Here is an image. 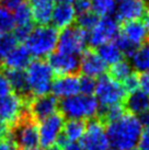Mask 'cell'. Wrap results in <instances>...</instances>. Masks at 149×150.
Masks as SVG:
<instances>
[{
  "instance_id": "cell-31",
  "label": "cell",
  "mask_w": 149,
  "mask_h": 150,
  "mask_svg": "<svg viewBox=\"0 0 149 150\" xmlns=\"http://www.w3.org/2000/svg\"><path fill=\"white\" fill-rule=\"evenodd\" d=\"M12 13L14 21H16V26L32 23V10H31V7L28 2L21 4L20 7Z\"/></svg>"
},
{
  "instance_id": "cell-9",
  "label": "cell",
  "mask_w": 149,
  "mask_h": 150,
  "mask_svg": "<svg viewBox=\"0 0 149 150\" xmlns=\"http://www.w3.org/2000/svg\"><path fill=\"white\" fill-rule=\"evenodd\" d=\"M118 34L120 25L116 19L111 17L101 18L88 34V44L91 47H99L105 43L114 41Z\"/></svg>"
},
{
  "instance_id": "cell-30",
  "label": "cell",
  "mask_w": 149,
  "mask_h": 150,
  "mask_svg": "<svg viewBox=\"0 0 149 150\" xmlns=\"http://www.w3.org/2000/svg\"><path fill=\"white\" fill-rule=\"evenodd\" d=\"M16 21L13 18V13L0 6V35L10 33V31L14 30Z\"/></svg>"
},
{
  "instance_id": "cell-40",
  "label": "cell",
  "mask_w": 149,
  "mask_h": 150,
  "mask_svg": "<svg viewBox=\"0 0 149 150\" xmlns=\"http://www.w3.org/2000/svg\"><path fill=\"white\" fill-rule=\"evenodd\" d=\"M138 80H139V87L141 88V91L149 96V72H144L138 75Z\"/></svg>"
},
{
  "instance_id": "cell-49",
  "label": "cell",
  "mask_w": 149,
  "mask_h": 150,
  "mask_svg": "<svg viewBox=\"0 0 149 150\" xmlns=\"http://www.w3.org/2000/svg\"><path fill=\"white\" fill-rule=\"evenodd\" d=\"M20 150H38V149L36 148V149H20Z\"/></svg>"
},
{
  "instance_id": "cell-25",
  "label": "cell",
  "mask_w": 149,
  "mask_h": 150,
  "mask_svg": "<svg viewBox=\"0 0 149 150\" xmlns=\"http://www.w3.org/2000/svg\"><path fill=\"white\" fill-rule=\"evenodd\" d=\"M96 54L100 56V58L103 60L106 65H114L122 60V53L117 48V46L114 44V42L105 43L103 45L96 47Z\"/></svg>"
},
{
  "instance_id": "cell-50",
  "label": "cell",
  "mask_w": 149,
  "mask_h": 150,
  "mask_svg": "<svg viewBox=\"0 0 149 150\" xmlns=\"http://www.w3.org/2000/svg\"><path fill=\"white\" fill-rule=\"evenodd\" d=\"M122 1H124V0H116V2H118V4H120V2H122Z\"/></svg>"
},
{
  "instance_id": "cell-6",
  "label": "cell",
  "mask_w": 149,
  "mask_h": 150,
  "mask_svg": "<svg viewBox=\"0 0 149 150\" xmlns=\"http://www.w3.org/2000/svg\"><path fill=\"white\" fill-rule=\"evenodd\" d=\"M126 90L122 83L112 79L109 75L101 76L95 84V100L99 106H112L123 104L126 99Z\"/></svg>"
},
{
  "instance_id": "cell-18",
  "label": "cell",
  "mask_w": 149,
  "mask_h": 150,
  "mask_svg": "<svg viewBox=\"0 0 149 150\" xmlns=\"http://www.w3.org/2000/svg\"><path fill=\"white\" fill-rule=\"evenodd\" d=\"M74 20H76V12L71 4L59 2L54 6L50 21L56 30L66 29L74 23Z\"/></svg>"
},
{
  "instance_id": "cell-19",
  "label": "cell",
  "mask_w": 149,
  "mask_h": 150,
  "mask_svg": "<svg viewBox=\"0 0 149 150\" xmlns=\"http://www.w3.org/2000/svg\"><path fill=\"white\" fill-rule=\"evenodd\" d=\"M31 59H32V56L28 48L23 45H19L7 56V58L4 59L1 65L4 69L24 70V68L30 65Z\"/></svg>"
},
{
  "instance_id": "cell-12",
  "label": "cell",
  "mask_w": 149,
  "mask_h": 150,
  "mask_svg": "<svg viewBox=\"0 0 149 150\" xmlns=\"http://www.w3.org/2000/svg\"><path fill=\"white\" fill-rule=\"evenodd\" d=\"M58 103L59 102L57 101V98H55L53 94L37 96L29 102L28 111L32 118L37 123L57 113Z\"/></svg>"
},
{
  "instance_id": "cell-43",
  "label": "cell",
  "mask_w": 149,
  "mask_h": 150,
  "mask_svg": "<svg viewBox=\"0 0 149 150\" xmlns=\"http://www.w3.org/2000/svg\"><path fill=\"white\" fill-rule=\"evenodd\" d=\"M138 121L140 123L141 126H144V127H149V110L148 111H146V112L141 113L140 115H138Z\"/></svg>"
},
{
  "instance_id": "cell-32",
  "label": "cell",
  "mask_w": 149,
  "mask_h": 150,
  "mask_svg": "<svg viewBox=\"0 0 149 150\" xmlns=\"http://www.w3.org/2000/svg\"><path fill=\"white\" fill-rule=\"evenodd\" d=\"M114 44L117 46V48L120 50L122 55H125V56L128 57V58L132 57L133 54L135 53V50H137L136 46L133 45L132 43L129 42L128 40H126L121 33L115 38V40H114Z\"/></svg>"
},
{
  "instance_id": "cell-5",
  "label": "cell",
  "mask_w": 149,
  "mask_h": 150,
  "mask_svg": "<svg viewBox=\"0 0 149 150\" xmlns=\"http://www.w3.org/2000/svg\"><path fill=\"white\" fill-rule=\"evenodd\" d=\"M9 136L19 149H36L40 145L38 127L28 110L10 127Z\"/></svg>"
},
{
  "instance_id": "cell-29",
  "label": "cell",
  "mask_w": 149,
  "mask_h": 150,
  "mask_svg": "<svg viewBox=\"0 0 149 150\" xmlns=\"http://www.w3.org/2000/svg\"><path fill=\"white\" fill-rule=\"evenodd\" d=\"M100 18L94 14L92 11H88L86 13H82V14H79L77 19H76V25L80 28L81 30L86 31V32H90L93 28H94L96 23L99 22Z\"/></svg>"
},
{
  "instance_id": "cell-34",
  "label": "cell",
  "mask_w": 149,
  "mask_h": 150,
  "mask_svg": "<svg viewBox=\"0 0 149 150\" xmlns=\"http://www.w3.org/2000/svg\"><path fill=\"white\" fill-rule=\"evenodd\" d=\"M34 26L33 23H29V24H23V25H17L14 28V38H17L18 43L19 42H25L30 34L32 33Z\"/></svg>"
},
{
  "instance_id": "cell-7",
  "label": "cell",
  "mask_w": 149,
  "mask_h": 150,
  "mask_svg": "<svg viewBox=\"0 0 149 150\" xmlns=\"http://www.w3.org/2000/svg\"><path fill=\"white\" fill-rule=\"evenodd\" d=\"M88 32L81 30L77 25H70L62 30L58 35L57 52L67 55L79 56L87 50Z\"/></svg>"
},
{
  "instance_id": "cell-35",
  "label": "cell",
  "mask_w": 149,
  "mask_h": 150,
  "mask_svg": "<svg viewBox=\"0 0 149 150\" xmlns=\"http://www.w3.org/2000/svg\"><path fill=\"white\" fill-rule=\"evenodd\" d=\"M122 86L124 87V89L126 90V92H134L138 90L139 88V80H138V75L133 72L132 75L129 76L127 79L125 80L124 82L122 83Z\"/></svg>"
},
{
  "instance_id": "cell-37",
  "label": "cell",
  "mask_w": 149,
  "mask_h": 150,
  "mask_svg": "<svg viewBox=\"0 0 149 150\" xmlns=\"http://www.w3.org/2000/svg\"><path fill=\"white\" fill-rule=\"evenodd\" d=\"M24 2H26V0H0V6L9 10L10 12H14Z\"/></svg>"
},
{
  "instance_id": "cell-16",
  "label": "cell",
  "mask_w": 149,
  "mask_h": 150,
  "mask_svg": "<svg viewBox=\"0 0 149 150\" xmlns=\"http://www.w3.org/2000/svg\"><path fill=\"white\" fill-rule=\"evenodd\" d=\"M55 98L67 99L77 96L79 92V78L77 75L60 76L57 79L53 80L52 90Z\"/></svg>"
},
{
  "instance_id": "cell-52",
  "label": "cell",
  "mask_w": 149,
  "mask_h": 150,
  "mask_svg": "<svg viewBox=\"0 0 149 150\" xmlns=\"http://www.w3.org/2000/svg\"><path fill=\"white\" fill-rule=\"evenodd\" d=\"M112 150H113V149H112Z\"/></svg>"
},
{
  "instance_id": "cell-47",
  "label": "cell",
  "mask_w": 149,
  "mask_h": 150,
  "mask_svg": "<svg viewBox=\"0 0 149 150\" xmlns=\"http://www.w3.org/2000/svg\"><path fill=\"white\" fill-rule=\"evenodd\" d=\"M59 2H64V4H70V2H74V0H58Z\"/></svg>"
},
{
  "instance_id": "cell-36",
  "label": "cell",
  "mask_w": 149,
  "mask_h": 150,
  "mask_svg": "<svg viewBox=\"0 0 149 150\" xmlns=\"http://www.w3.org/2000/svg\"><path fill=\"white\" fill-rule=\"evenodd\" d=\"M72 7L76 14H82L88 11H91V0H74Z\"/></svg>"
},
{
  "instance_id": "cell-28",
  "label": "cell",
  "mask_w": 149,
  "mask_h": 150,
  "mask_svg": "<svg viewBox=\"0 0 149 150\" xmlns=\"http://www.w3.org/2000/svg\"><path fill=\"white\" fill-rule=\"evenodd\" d=\"M18 46L17 38L11 33L1 34L0 35V65L4 63L11 52Z\"/></svg>"
},
{
  "instance_id": "cell-48",
  "label": "cell",
  "mask_w": 149,
  "mask_h": 150,
  "mask_svg": "<svg viewBox=\"0 0 149 150\" xmlns=\"http://www.w3.org/2000/svg\"><path fill=\"white\" fill-rule=\"evenodd\" d=\"M143 1L146 4V6H149V0H143Z\"/></svg>"
},
{
  "instance_id": "cell-41",
  "label": "cell",
  "mask_w": 149,
  "mask_h": 150,
  "mask_svg": "<svg viewBox=\"0 0 149 150\" xmlns=\"http://www.w3.org/2000/svg\"><path fill=\"white\" fill-rule=\"evenodd\" d=\"M0 150H19V148L9 136L8 138H6L4 140L0 142Z\"/></svg>"
},
{
  "instance_id": "cell-42",
  "label": "cell",
  "mask_w": 149,
  "mask_h": 150,
  "mask_svg": "<svg viewBox=\"0 0 149 150\" xmlns=\"http://www.w3.org/2000/svg\"><path fill=\"white\" fill-rule=\"evenodd\" d=\"M9 130H10L9 126L0 121V142L9 137Z\"/></svg>"
},
{
  "instance_id": "cell-17",
  "label": "cell",
  "mask_w": 149,
  "mask_h": 150,
  "mask_svg": "<svg viewBox=\"0 0 149 150\" xmlns=\"http://www.w3.org/2000/svg\"><path fill=\"white\" fill-rule=\"evenodd\" d=\"M4 75L6 76L7 80L9 81L10 87H11L14 94L19 96L26 102H30L33 99L31 96V92H30L26 74L24 70L4 69Z\"/></svg>"
},
{
  "instance_id": "cell-21",
  "label": "cell",
  "mask_w": 149,
  "mask_h": 150,
  "mask_svg": "<svg viewBox=\"0 0 149 150\" xmlns=\"http://www.w3.org/2000/svg\"><path fill=\"white\" fill-rule=\"evenodd\" d=\"M126 113L132 115H140L141 113L149 110V96L141 90L131 92L123 102Z\"/></svg>"
},
{
  "instance_id": "cell-23",
  "label": "cell",
  "mask_w": 149,
  "mask_h": 150,
  "mask_svg": "<svg viewBox=\"0 0 149 150\" xmlns=\"http://www.w3.org/2000/svg\"><path fill=\"white\" fill-rule=\"evenodd\" d=\"M86 121L79 120H68L64 124L62 135L65 136L68 142H77L81 139V137L86 130Z\"/></svg>"
},
{
  "instance_id": "cell-24",
  "label": "cell",
  "mask_w": 149,
  "mask_h": 150,
  "mask_svg": "<svg viewBox=\"0 0 149 150\" xmlns=\"http://www.w3.org/2000/svg\"><path fill=\"white\" fill-rule=\"evenodd\" d=\"M53 9H54V2H42V4H33V8H31L32 20L36 23L37 26L47 25L52 19Z\"/></svg>"
},
{
  "instance_id": "cell-26",
  "label": "cell",
  "mask_w": 149,
  "mask_h": 150,
  "mask_svg": "<svg viewBox=\"0 0 149 150\" xmlns=\"http://www.w3.org/2000/svg\"><path fill=\"white\" fill-rule=\"evenodd\" d=\"M133 74V67L127 60H120L118 63L112 65L109 69V76L115 81L123 83L125 80Z\"/></svg>"
},
{
  "instance_id": "cell-8",
  "label": "cell",
  "mask_w": 149,
  "mask_h": 150,
  "mask_svg": "<svg viewBox=\"0 0 149 150\" xmlns=\"http://www.w3.org/2000/svg\"><path fill=\"white\" fill-rule=\"evenodd\" d=\"M83 150H110L105 125L95 116L86 123V130L80 139Z\"/></svg>"
},
{
  "instance_id": "cell-51",
  "label": "cell",
  "mask_w": 149,
  "mask_h": 150,
  "mask_svg": "<svg viewBox=\"0 0 149 150\" xmlns=\"http://www.w3.org/2000/svg\"><path fill=\"white\" fill-rule=\"evenodd\" d=\"M129 150H138V149H136V148H133V149H129Z\"/></svg>"
},
{
  "instance_id": "cell-46",
  "label": "cell",
  "mask_w": 149,
  "mask_h": 150,
  "mask_svg": "<svg viewBox=\"0 0 149 150\" xmlns=\"http://www.w3.org/2000/svg\"><path fill=\"white\" fill-rule=\"evenodd\" d=\"M44 150H62V148H60L59 146H57L56 144H54V145H52V146L45 148Z\"/></svg>"
},
{
  "instance_id": "cell-27",
  "label": "cell",
  "mask_w": 149,
  "mask_h": 150,
  "mask_svg": "<svg viewBox=\"0 0 149 150\" xmlns=\"http://www.w3.org/2000/svg\"><path fill=\"white\" fill-rule=\"evenodd\" d=\"M91 11L99 18L111 17L116 11V0H91Z\"/></svg>"
},
{
  "instance_id": "cell-20",
  "label": "cell",
  "mask_w": 149,
  "mask_h": 150,
  "mask_svg": "<svg viewBox=\"0 0 149 150\" xmlns=\"http://www.w3.org/2000/svg\"><path fill=\"white\" fill-rule=\"evenodd\" d=\"M120 33L136 47H139L141 44H144L148 40L145 26L140 21H131L122 23V26H120Z\"/></svg>"
},
{
  "instance_id": "cell-10",
  "label": "cell",
  "mask_w": 149,
  "mask_h": 150,
  "mask_svg": "<svg viewBox=\"0 0 149 150\" xmlns=\"http://www.w3.org/2000/svg\"><path fill=\"white\" fill-rule=\"evenodd\" d=\"M29 102L14 93L0 99V121L7 124L9 128L20 118L28 110Z\"/></svg>"
},
{
  "instance_id": "cell-4",
  "label": "cell",
  "mask_w": 149,
  "mask_h": 150,
  "mask_svg": "<svg viewBox=\"0 0 149 150\" xmlns=\"http://www.w3.org/2000/svg\"><path fill=\"white\" fill-rule=\"evenodd\" d=\"M26 79L32 98L50 94L53 84V70L44 59L31 62L26 67Z\"/></svg>"
},
{
  "instance_id": "cell-45",
  "label": "cell",
  "mask_w": 149,
  "mask_h": 150,
  "mask_svg": "<svg viewBox=\"0 0 149 150\" xmlns=\"http://www.w3.org/2000/svg\"><path fill=\"white\" fill-rule=\"evenodd\" d=\"M30 2L33 4H42V2H54V0H29Z\"/></svg>"
},
{
  "instance_id": "cell-3",
  "label": "cell",
  "mask_w": 149,
  "mask_h": 150,
  "mask_svg": "<svg viewBox=\"0 0 149 150\" xmlns=\"http://www.w3.org/2000/svg\"><path fill=\"white\" fill-rule=\"evenodd\" d=\"M58 33L57 30L50 25H41L34 28L25 41V47L30 52L31 56L42 59L48 57L57 47Z\"/></svg>"
},
{
  "instance_id": "cell-11",
  "label": "cell",
  "mask_w": 149,
  "mask_h": 150,
  "mask_svg": "<svg viewBox=\"0 0 149 150\" xmlns=\"http://www.w3.org/2000/svg\"><path fill=\"white\" fill-rule=\"evenodd\" d=\"M65 118L60 113H55L52 116L41 121L38 127L40 145L42 148H47L56 144L57 137L62 132Z\"/></svg>"
},
{
  "instance_id": "cell-38",
  "label": "cell",
  "mask_w": 149,
  "mask_h": 150,
  "mask_svg": "<svg viewBox=\"0 0 149 150\" xmlns=\"http://www.w3.org/2000/svg\"><path fill=\"white\" fill-rule=\"evenodd\" d=\"M12 92V89L10 87V83L7 80L4 74H0V99L9 96Z\"/></svg>"
},
{
  "instance_id": "cell-44",
  "label": "cell",
  "mask_w": 149,
  "mask_h": 150,
  "mask_svg": "<svg viewBox=\"0 0 149 150\" xmlns=\"http://www.w3.org/2000/svg\"><path fill=\"white\" fill-rule=\"evenodd\" d=\"M62 150H83L82 147L80 146V144L77 142H68L66 146L62 147Z\"/></svg>"
},
{
  "instance_id": "cell-15",
  "label": "cell",
  "mask_w": 149,
  "mask_h": 150,
  "mask_svg": "<svg viewBox=\"0 0 149 150\" xmlns=\"http://www.w3.org/2000/svg\"><path fill=\"white\" fill-rule=\"evenodd\" d=\"M147 6L143 0H124L118 4L115 11V19L117 22L138 21L144 17Z\"/></svg>"
},
{
  "instance_id": "cell-1",
  "label": "cell",
  "mask_w": 149,
  "mask_h": 150,
  "mask_svg": "<svg viewBox=\"0 0 149 150\" xmlns=\"http://www.w3.org/2000/svg\"><path fill=\"white\" fill-rule=\"evenodd\" d=\"M105 132L113 150H129L138 144L143 126L136 116L125 113L117 121L108 124Z\"/></svg>"
},
{
  "instance_id": "cell-22",
  "label": "cell",
  "mask_w": 149,
  "mask_h": 150,
  "mask_svg": "<svg viewBox=\"0 0 149 150\" xmlns=\"http://www.w3.org/2000/svg\"><path fill=\"white\" fill-rule=\"evenodd\" d=\"M132 67L138 72H149V40L137 47L131 57Z\"/></svg>"
},
{
  "instance_id": "cell-2",
  "label": "cell",
  "mask_w": 149,
  "mask_h": 150,
  "mask_svg": "<svg viewBox=\"0 0 149 150\" xmlns=\"http://www.w3.org/2000/svg\"><path fill=\"white\" fill-rule=\"evenodd\" d=\"M58 110L64 118L89 121L96 116L99 103L92 96H74L62 99L58 103Z\"/></svg>"
},
{
  "instance_id": "cell-33",
  "label": "cell",
  "mask_w": 149,
  "mask_h": 150,
  "mask_svg": "<svg viewBox=\"0 0 149 150\" xmlns=\"http://www.w3.org/2000/svg\"><path fill=\"white\" fill-rule=\"evenodd\" d=\"M95 84L96 81L93 78L82 76L79 78V92L83 96H92L95 91Z\"/></svg>"
},
{
  "instance_id": "cell-13",
  "label": "cell",
  "mask_w": 149,
  "mask_h": 150,
  "mask_svg": "<svg viewBox=\"0 0 149 150\" xmlns=\"http://www.w3.org/2000/svg\"><path fill=\"white\" fill-rule=\"evenodd\" d=\"M48 65L52 70L60 76L78 75L80 71V58L74 55L62 54L59 52H53L48 56Z\"/></svg>"
},
{
  "instance_id": "cell-14",
  "label": "cell",
  "mask_w": 149,
  "mask_h": 150,
  "mask_svg": "<svg viewBox=\"0 0 149 150\" xmlns=\"http://www.w3.org/2000/svg\"><path fill=\"white\" fill-rule=\"evenodd\" d=\"M80 56V71L83 74V76L94 79L96 77L100 78L108 70L106 64L100 58L96 52H94L92 48L86 50Z\"/></svg>"
},
{
  "instance_id": "cell-39",
  "label": "cell",
  "mask_w": 149,
  "mask_h": 150,
  "mask_svg": "<svg viewBox=\"0 0 149 150\" xmlns=\"http://www.w3.org/2000/svg\"><path fill=\"white\" fill-rule=\"evenodd\" d=\"M138 150H149V127H146L141 132L140 138L138 140Z\"/></svg>"
}]
</instances>
